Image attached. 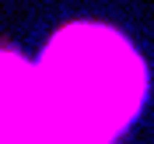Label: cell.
<instances>
[{
	"label": "cell",
	"instance_id": "obj_1",
	"mask_svg": "<svg viewBox=\"0 0 154 144\" xmlns=\"http://www.w3.org/2000/svg\"><path fill=\"white\" fill-rule=\"evenodd\" d=\"M140 60L109 28L53 39L38 70L0 56V144H109L137 113Z\"/></svg>",
	"mask_w": 154,
	"mask_h": 144
}]
</instances>
